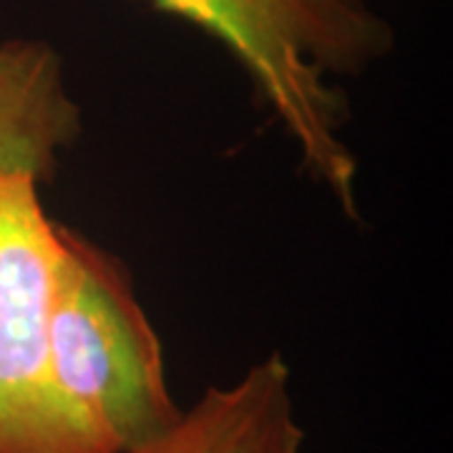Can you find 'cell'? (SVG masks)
<instances>
[{
    "label": "cell",
    "instance_id": "6da1fadb",
    "mask_svg": "<svg viewBox=\"0 0 453 453\" xmlns=\"http://www.w3.org/2000/svg\"><path fill=\"white\" fill-rule=\"evenodd\" d=\"M211 35L242 65L288 131L303 169L348 217L357 214V162L342 129L335 76H363L393 50V28L368 0H151Z\"/></svg>",
    "mask_w": 453,
    "mask_h": 453
},
{
    "label": "cell",
    "instance_id": "7a4b0ae2",
    "mask_svg": "<svg viewBox=\"0 0 453 453\" xmlns=\"http://www.w3.org/2000/svg\"><path fill=\"white\" fill-rule=\"evenodd\" d=\"M49 338L58 386L113 451H142L177 426L162 342L124 262L64 225Z\"/></svg>",
    "mask_w": 453,
    "mask_h": 453
},
{
    "label": "cell",
    "instance_id": "3957f363",
    "mask_svg": "<svg viewBox=\"0 0 453 453\" xmlns=\"http://www.w3.org/2000/svg\"><path fill=\"white\" fill-rule=\"evenodd\" d=\"M61 225L41 184L0 177V453H116L71 405L50 360Z\"/></svg>",
    "mask_w": 453,
    "mask_h": 453
},
{
    "label": "cell",
    "instance_id": "277c9868",
    "mask_svg": "<svg viewBox=\"0 0 453 453\" xmlns=\"http://www.w3.org/2000/svg\"><path fill=\"white\" fill-rule=\"evenodd\" d=\"M81 134L64 56L41 38L0 43V177L46 184Z\"/></svg>",
    "mask_w": 453,
    "mask_h": 453
},
{
    "label": "cell",
    "instance_id": "5b68a950",
    "mask_svg": "<svg viewBox=\"0 0 453 453\" xmlns=\"http://www.w3.org/2000/svg\"><path fill=\"white\" fill-rule=\"evenodd\" d=\"M290 365L267 356L229 386L207 388L177 426L136 453H303Z\"/></svg>",
    "mask_w": 453,
    "mask_h": 453
}]
</instances>
